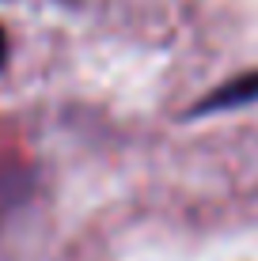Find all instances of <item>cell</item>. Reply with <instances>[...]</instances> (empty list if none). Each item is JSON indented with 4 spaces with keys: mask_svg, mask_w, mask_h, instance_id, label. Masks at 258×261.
I'll return each mask as SVG.
<instances>
[{
    "mask_svg": "<svg viewBox=\"0 0 258 261\" xmlns=\"http://www.w3.org/2000/svg\"><path fill=\"white\" fill-rule=\"evenodd\" d=\"M8 65V31L0 27V68Z\"/></svg>",
    "mask_w": 258,
    "mask_h": 261,
    "instance_id": "obj_2",
    "label": "cell"
},
{
    "mask_svg": "<svg viewBox=\"0 0 258 261\" xmlns=\"http://www.w3.org/2000/svg\"><path fill=\"white\" fill-rule=\"evenodd\" d=\"M251 102H258V68L239 72V76L224 80L220 87H213L209 95H201L198 102L190 106V118H201V114H224V110L251 106Z\"/></svg>",
    "mask_w": 258,
    "mask_h": 261,
    "instance_id": "obj_1",
    "label": "cell"
}]
</instances>
